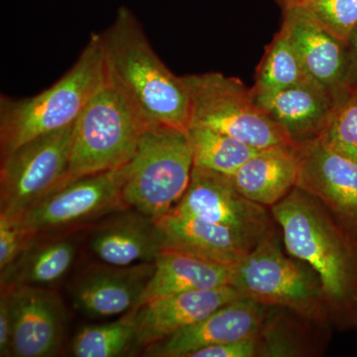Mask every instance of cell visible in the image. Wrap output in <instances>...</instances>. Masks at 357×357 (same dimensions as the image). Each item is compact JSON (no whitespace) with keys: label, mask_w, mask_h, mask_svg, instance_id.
<instances>
[{"label":"cell","mask_w":357,"mask_h":357,"mask_svg":"<svg viewBox=\"0 0 357 357\" xmlns=\"http://www.w3.org/2000/svg\"><path fill=\"white\" fill-rule=\"evenodd\" d=\"M107 82L135 110L145 126L188 131L191 100L182 76H176L150 44L142 25L128 7L98 33Z\"/></svg>","instance_id":"cell-1"},{"label":"cell","mask_w":357,"mask_h":357,"mask_svg":"<svg viewBox=\"0 0 357 357\" xmlns=\"http://www.w3.org/2000/svg\"><path fill=\"white\" fill-rule=\"evenodd\" d=\"M271 213L289 255L318 275L328 309L357 321V248L352 232L298 187L272 206Z\"/></svg>","instance_id":"cell-2"},{"label":"cell","mask_w":357,"mask_h":357,"mask_svg":"<svg viewBox=\"0 0 357 357\" xmlns=\"http://www.w3.org/2000/svg\"><path fill=\"white\" fill-rule=\"evenodd\" d=\"M107 83L98 33H91L76 62L50 88L36 96L0 98V157L38 136L76 122L91 98Z\"/></svg>","instance_id":"cell-3"},{"label":"cell","mask_w":357,"mask_h":357,"mask_svg":"<svg viewBox=\"0 0 357 357\" xmlns=\"http://www.w3.org/2000/svg\"><path fill=\"white\" fill-rule=\"evenodd\" d=\"M194 159L187 131L146 126L123 166L122 199L128 208L158 220L177 206L191 180Z\"/></svg>","instance_id":"cell-4"},{"label":"cell","mask_w":357,"mask_h":357,"mask_svg":"<svg viewBox=\"0 0 357 357\" xmlns=\"http://www.w3.org/2000/svg\"><path fill=\"white\" fill-rule=\"evenodd\" d=\"M144 128L135 110L107 79L75 122L69 169L60 185L126 165Z\"/></svg>","instance_id":"cell-5"},{"label":"cell","mask_w":357,"mask_h":357,"mask_svg":"<svg viewBox=\"0 0 357 357\" xmlns=\"http://www.w3.org/2000/svg\"><path fill=\"white\" fill-rule=\"evenodd\" d=\"M230 285L244 298L288 307L305 318H321L328 310L318 275L284 253L274 230L232 266Z\"/></svg>","instance_id":"cell-6"},{"label":"cell","mask_w":357,"mask_h":357,"mask_svg":"<svg viewBox=\"0 0 357 357\" xmlns=\"http://www.w3.org/2000/svg\"><path fill=\"white\" fill-rule=\"evenodd\" d=\"M191 100V124L213 129L262 150L295 144L255 102L241 79L222 73L182 76Z\"/></svg>","instance_id":"cell-7"},{"label":"cell","mask_w":357,"mask_h":357,"mask_svg":"<svg viewBox=\"0 0 357 357\" xmlns=\"http://www.w3.org/2000/svg\"><path fill=\"white\" fill-rule=\"evenodd\" d=\"M74 126L38 136L2 157L0 213L22 218L64 181L69 169Z\"/></svg>","instance_id":"cell-8"},{"label":"cell","mask_w":357,"mask_h":357,"mask_svg":"<svg viewBox=\"0 0 357 357\" xmlns=\"http://www.w3.org/2000/svg\"><path fill=\"white\" fill-rule=\"evenodd\" d=\"M123 167L60 185L21 218L34 236L76 229L128 208L122 199Z\"/></svg>","instance_id":"cell-9"},{"label":"cell","mask_w":357,"mask_h":357,"mask_svg":"<svg viewBox=\"0 0 357 357\" xmlns=\"http://www.w3.org/2000/svg\"><path fill=\"white\" fill-rule=\"evenodd\" d=\"M171 211L231 227L258 241L273 230L266 206L245 198L229 176L199 167L192 168L184 196Z\"/></svg>","instance_id":"cell-10"},{"label":"cell","mask_w":357,"mask_h":357,"mask_svg":"<svg viewBox=\"0 0 357 357\" xmlns=\"http://www.w3.org/2000/svg\"><path fill=\"white\" fill-rule=\"evenodd\" d=\"M287 33L309 81L337 102L351 89L347 44L326 30L304 6L282 10Z\"/></svg>","instance_id":"cell-11"},{"label":"cell","mask_w":357,"mask_h":357,"mask_svg":"<svg viewBox=\"0 0 357 357\" xmlns=\"http://www.w3.org/2000/svg\"><path fill=\"white\" fill-rule=\"evenodd\" d=\"M6 288L13 314L10 356L50 357L62 349L68 312L52 288Z\"/></svg>","instance_id":"cell-12"},{"label":"cell","mask_w":357,"mask_h":357,"mask_svg":"<svg viewBox=\"0 0 357 357\" xmlns=\"http://www.w3.org/2000/svg\"><path fill=\"white\" fill-rule=\"evenodd\" d=\"M298 153L297 187L357 234V162L333 151L318 138L300 144Z\"/></svg>","instance_id":"cell-13"},{"label":"cell","mask_w":357,"mask_h":357,"mask_svg":"<svg viewBox=\"0 0 357 357\" xmlns=\"http://www.w3.org/2000/svg\"><path fill=\"white\" fill-rule=\"evenodd\" d=\"M155 263L114 266L100 262L84 268L69 286L73 307L91 319L122 316L137 307Z\"/></svg>","instance_id":"cell-14"},{"label":"cell","mask_w":357,"mask_h":357,"mask_svg":"<svg viewBox=\"0 0 357 357\" xmlns=\"http://www.w3.org/2000/svg\"><path fill=\"white\" fill-rule=\"evenodd\" d=\"M264 318L265 305L241 298L218 307L199 323L149 345L144 354L155 357H187L203 347L258 337Z\"/></svg>","instance_id":"cell-15"},{"label":"cell","mask_w":357,"mask_h":357,"mask_svg":"<svg viewBox=\"0 0 357 357\" xmlns=\"http://www.w3.org/2000/svg\"><path fill=\"white\" fill-rule=\"evenodd\" d=\"M244 298L234 286L165 296L134 307L136 347L146 349L199 323L232 301Z\"/></svg>","instance_id":"cell-16"},{"label":"cell","mask_w":357,"mask_h":357,"mask_svg":"<svg viewBox=\"0 0 357 357\" xmlns=\"http://www.w3.org/2000/svg\"><path fill=\"white\" fill-rule=\"evenodd\" d=\"M96 259L114 266L154 262L163 250V236L156 220L131 208L103 218L89 237Z\"/></svg>","instance_id":"cell-17"},{"label":"cell","mask_w":357,"mask_h":357,"mask_svg":"<svg viewBox=\"0 0 357 357\" xmlns=\"http://www.w3.org/2000/svg\"><path fill=\"white\" fill-rule=\"evenodd\" d=\"M156 222L163 236V249L181 251L220 264H236L259 243L239 230L174 211Z\"/></svg>","instance_id":"cell-18"},{"label":"cell","mask_w":357,"mask_h":357,"mask_svg":"<svg viewBox=\"0 0 357 357\" xmlns=\"http://www.w3.org/2000/svg\"><path fill=\"white\" fill-rule=\"evenodd\" d=\"M252 95L265 114L297 146L319 137L335 103L312 83L296 84L273 93L252 91Z\"/></svg>","instance_id":"cell-19"},{"label":"cell","mask_w":357,"mask_h":357,"mask_svg":"<svg viewBox=\"0 0 357 357\" xmlns=\"http://www.w3.org/2000/svg\"><path fill=\"white\" fill-rule=\"evenodd\" d=\"M298 172V146L281 144L259 150L231 180L245 198L272 208L297 187Z\"/></svg>","instance_id":"cell-20"},{"label":"cell","mask_w":357,"mask_h":357,"mask_svg":"<svg viewBox=\"0 0 357 357\" xmlns=\"http://www.w3.org/2000/svg\"><path fill=\"white\" fill-rule=\"evenodd\" d=\"M154 263V273L137 307L156 298L211 290L231 283L234 265L220 264L181 251L163 249Z\"/></svg>","instance_id":"cell-21"},{"label":"cell","mask_w":357,"mask_h":357,"mask_svg":"<svg viewBox=\"0 0 357 357\" xmlns=\"http://www.w3.org/2000/svg\"><path fill=\"white\" fill-rule=\"evenodd\" d=\"M35 237L10 266L0 272L1 288H52L69 273L77 257L76 237Z\"/></svg>","instance_id":"cell-22"},{"label":"cell","mask_w":357,"mask_h":357,"mask_svg":"<svg viewBox=\"0 0 357 357\" xmlns=\"http://www.w3.org/2000/svg\"><path fill=\"white\" fill-rule=\"evenodd\" d=\"M187 133L191 142L194 166L229 177L259 151L243 141L213 129L190 126Z\"/></svg>","instance_id":"cell-23"},{"label":"cell","mask_w":357,"mask_h":357,"mask_svg":"<svg viewBox=\"0 0 357 357\" xmlns=\"http://www.w3.org/2000/svg\"><path fill=\"white\" fill-rule=\"evenodd\" d=\"M304 83L311 82L287 33L280 27L265 48L251 91L255 93H273Z\"/></svg>","instance_id":"cell-24"},{"label":"cell","mask_w":357,"mask_h":357,"mask_svg":"<svg viewBox=\"0 0 357 357\" xmlns=\"http://www.w3.org/2000/svg\"><path fill=\"white\" fill-rule=\"evenodd\" d=\"M136 347L134 311L121 318L79 328L72 342L73 356L77 357H116L126 356Z\"/></svg>","instance_id":"cell-25"},{"label":"cell","mask_w":357,"mask_h":357,"mask_svg":"<svg viewBox=\"0 0 357 357\" xmlns=\"http://www.w3.org/2000/svg\"><path fill=\"white\" fill-rule=\"evenodd\" d=\"M318 139L333 151L357 162V86L333 103Z\"/></svg>","instance_id":"cell-26"},{"label":"cell","mask_w":357,"mask_h":357,"mask_svg":"<svg viewBox=\"0 0 357 357\" xmlns=\"http://www.w3.org/2000/svg\"><path fill=\"white\" fill-rule=\"evenodd\" d=\"M304 7L326 30L347 44L357 26V0H312Z\"/></svg>","instance_id":"cell-27"},{"label":"cell","mask_w":357,"mask_h":357,"mask_svg":"<svg viewBox=\"0 0 357 357\" xmlns=\"http://www.w3.org/2000/svg\"><path fill=\"white\" fill-rule=\"evenodd\" d=\"M35 237L25 229L21 218L0 213V272L13 264Z\"/></svg>","instance_id":"cell-28"},{"label":"cell","mask_w":357,"mask_h":357,"mask_svg":"<svg viewBox=\"0 0 357 357\" xmlns=\"http://www.w3.org/2000/svg\"><path fill=\"white\" fill-rule=\"evenodd\" d=\"M259 335L243 338L236 342H227L203 347L192 351L187 357H255L259 356Z\"/></svg>","instance_id":"cell-29"},{"label":"cell","mask_w":357,"mask_h":357,"mask_svg":"<svg viewBox=\"0 0 357 357\" xmlns=\"http://www.w3.org/2000/svg\"><path fill=\"white\" fill-rule=\"evenodd\" d=\"M13 337V314H11L9 292L1 288L0 295V356H10Z\"/></svg>","instance_id":"cell-30"},{"label":"cell","mask_w":357,"mask_h":357,"mask_svg":"<svg viewBox=\"0 0 357 357\" xmlns=\"http://www.w3.org/2000/svg\"><path fill=\"white\" fill-rule=\"evenodd\" d=\"M349 88L357 86V26L352 31L349 41Z\"/></svg>","instance_id":"cell-31"},{"label":"cell","mask_w":357,"mask_h":357,"mask_svg":"<svg viewBox=\"0 0 357 357\" xmlns=\"http://www.w3.org/2000/svg\"><path fill=\"white\" fill-rule=\"evenodd\" d=\"M275 3L280 7L281 10L294 8V7L305 6L312 0H273Z\"/></svg>","instance_id":"cell-32"}]
</instances>
